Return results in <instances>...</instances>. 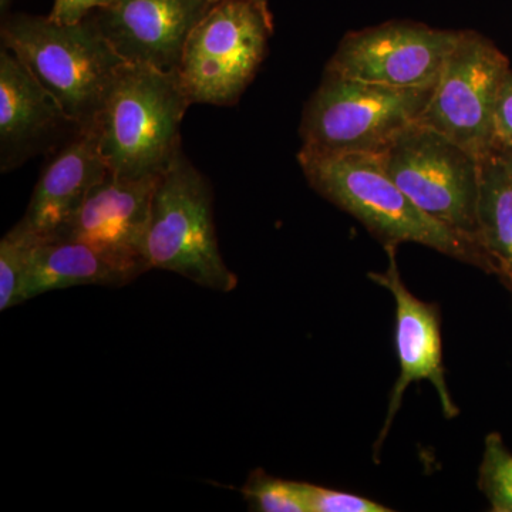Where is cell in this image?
Segmentation results:
<instances>
[{
    "label": "cell",
    "mask_w": 512,
    "mask_h": 512,
    "mask_svg": "<svg viewBox=\"0 0 512 512\" xmlns=\"http://www.w3.org/2000/svg\"><path fill=\"white\" fill-rule=\"evenodd\" d=\"M299 165L323 198L362 222L384 245L414 242L493 274L476 239L431 218L394 183L376 154H316L303 150Z\"/></svg>",
    "instance_id": "6da1fadb"
},
{
    "label": "cell",
    "mask_w": 512,
    "mask_h": 512,
    "mask_svg": "<svg viewBox=\"0 0 512 512\" xmlns=\"http://www.w3.org/2000/svg\"><path fill=\"white\" fill-rule=\"evenodd\" d=\"M0 37L74 123L94 127L127 62L107 42L93 13L76 25H59L49 16L8 15Z\"/></svg>",
    "instance_id": "7a4b0ae2"
},
{
    "label": "cell",
    "mask_w": 512,
    "mask_h": 512,
    "mask_svg": "<svg viewBox=\"0 0 512 512\" xmlns=\"http://www.w3.org/2000/svg\"><path fill=\"white\" fill-rule=\"evenodd\" d=\"M190 106L177 72L127 63L93 127L110 173L160 177L181 148V121Z\"/></svg>",
    "instance_id": "3957f363"
},
{
    "label": "cell",
    "mask_w": 512,
    "mask_h": 512,
    "mask_svg": "<svg viewBox=\"0 0 512 512\" xmlns=\"http://www.w3.org/2000/svg\"><path fill=\"white\" fill-rule=\"evenodd\" d=\"M212 201L211 185L180 148L154 190L144 245L148 269L174 272L211 291L237 288L218 248Z\"/></svg>",
    "instance_id": "277c9868"
},
{
    "label": "cell",
    "mask_w": 512,
    "mask_h": 512,
    "mask_svg": "<svg viewBox=\"0 0 512 512\" xmlns=\"http://www.w3.org/2000/svg\"><path fill=\"white\" fill-rule=\"evenodd\" d=\"M434 87L399 89L326 76L303 110V150L316 154H377L419 120Z\"/></svg>",
    "instance_id": "5b68a950"
},
{
    "label": "cell",
    "mask_w": 512,
    "mask_h": 512,
    "mask_svg": "<svg viewBox=\"0 0 512 512\" xmlns=\"http://www.w3.org/2000/svg\"><path fill=\"white\" fill-rule=\"evenodd\" d=\"M274 19L251 0L212 3L185 43L178 77L191 104L234 106L264 62Z\"/></svg>",
    "instance_id": "8992f818"
},
{
    "label": "cell",
    "mask_w": 512,
    "mask_h": 512,
    "mask_svg": "<svg viewBox=\"0 0 512 512\" xmlns=\"http://www.w3.org/2000/svg\"><path fill=\"white\" fill-rule=\"evenodd\" d=\"M376 156L387 175L421 211L480 244V158L417 121Z\"/></svg>",
    "instance_id": "52a82bcc"
},
{
    "label": "cell",
    "mask_w": 512,
    "mask_h": 512,
    "mask_svg": "<svg viewBox=\"0 0 512 512\" xmlns=\"http://www.w3.org/2000/svg\"><path fill=\"white\" fill-rule=\"evenodd\" d=\"M510 60L488 37L461 30L417 123L483 158L498 144V97Z\"/></svg>",
    "instance_id": "ba28073f"
},
{
    "label": "cell",
    "mask_w": 512,
    "mask_h": 512,
    "mask_svg": "<svg viewBox=\"0 0 512 512\" xmlns=\"http://www.w3.org/2000/svg\"><path fill=\"white\" fill-rule=\"evenodd\" d=\"M460 32L406 20L350 32L325 74L399 89L434 87Z\"/></svg>",
    "instance_id": "9c48e42d"
},
{
    "label": "cell",
    "mask_w": 512,
    "mask_h": 512,
    "mask_svg": "<svg viewBox=\"0 0 512 512\" xmlns=\"http://www.w3.org/2000/svg\"><path fill=\"white\" fill-rule=\"evenodd\" d=\"M384 249L389 256V266L384 272H372L369 278L392 293L396 302V349L400 375L390 394L389 409L375 444L376 461L410 384L429 380L439 394L444 416L453 419L458 414L444 377L439 306L420 301L404 285L397 266L396 245H384Z\"/></svg>",
    "instance_id": "30bf717a"
},
{
    "label": "cell",
    "mask_w": 512,
    "mask_h": 512,
    "mask_svg": "<svg viewBox=\"0 0 512 512\" xmlns=\"http://www.w3.org/2000/svg\"><path fill=\"white\" fill-rule=\"evenodd\" d=\"M83 130L10 50L0 52V168L53 154Z\"/></svg>",
    "instance_id": "8fae6325"
},
{
    "label": "cell",
    "mask_w": 512,
    "mask_h": 512,
    "mask_svg": "<svg viewBox=\"0 0 512 512\" xmlns=\"http://www.w3.org/2000/svg\"><path fill=\"white\" fill-rule=\"evenodd\" d=\"M210 8L208 0H114L93 15L121 59L175 73L188 36Z\"/></svg>",
    "instance_id": "7c38bea8"
},
{
    "label": "cell",
    "mask_w": 512,
    "mask_h": 512,
    "mask_svg": "<svg viewBox=\"0 0 512 512\" xmlns=\"http://www.w3.org/2000/svg\"><path fill=\"white\" fill-rule=\"evenodd\" d=\"M158 178L128 180L109 171L56 239L83 242L140 271H150L144 245Z\"/></svg>",
    "instance_id": "4fadbf2b"
},
{
    "label": "cell",
    "mask_w": 512,
    "mask_h": 512,
    "mask_svg": "<svg viewBox=\"0 0 512 512\" xmlns=\"http://www.w3.org/2000/svg\"><path fill=\"white\" fill-rule=\"evenodd\" d=\"M107 173L96 130L83 128L47 161L28 210L10 231L29 244L59 238Z\"/></svg>",
    "instance_id": "5bb4252c"
},
{
    "label": "cell",
    "mask_w": 512,
    "mask_h": 512,
    "mask_svg": "<svg viewBox=\"0 0 512 512\" xmlns=\"http://www.w3.org/2000/svg\"><path fill=\"white\" fill-rule=\"evenodd\" d=\"M141 274L144 272L136 266L117 261L83 242L50 239L30 244L23 301L74 286L119 288Z\"/></svg>",
    "instance_id": "9a60e30c"
},
{
    "label": "cell",
    "mask_w": 512,
    "mask_h": 512,
    "mask_svg": "<svg viewBox=\"0 0 512 512\" xmlns=\"http://www.w3.org/2000/svg\"><path fill=\"white\" fill-rule=\"evenodd\" d=\"M477 221L493 274L512 291V175L495 150L480 158Z\"/></svg>",
    "instance_id": "2e32d148"
},
{
    "label": "cell",
    "mask_w": 512,
    "mask_h": 512,
    "mask_svg": "<svg viewBox=\"0 0 512 512\" xmlns=\"http://www.w3.org/2000/svg\"><path fill=\"white\" fill-rule=\"evenodd\" d=\"M478 485L491 511L512 512V453L498 433L485 437Z\"/></svg>",
    "instance_id": "e0dca14e"
},
{
    "label": "cell",
    "mask_w": 512,
    "mask_h": 512,
    "mask_svg": "<svg viewBox=\"0 0 512 512\" xmlns=\"http://www.w3.org/2000/svg\"><path fill=\"white\" fill-rule=\"evenodd\" d=\"M242 495L254 511L308 512L298 481L281 480L269 476L264 470L252 471L242 488Z\"/></svg>",
    "instance_id": "ac0fdd59"
},
{
    "label": "cell",
    "mask_w": 512,
    "mask_h": 512,
    "mask_svg": "<svg viewBox=\"0 0 512 512\" xmlns=\"http://www.w3.org/2000/svg\"><path fill=\"white\" fill-rule=\"evenodd\" d=\"M30 244L13 232L0 241V311L5 312L23 301L28 274Z\"/></svg>",
    "instance_id": "d6986e66"
},
{
    "label": "cell",
    "mask_w": 512,
    "mask_h": 512,
    "mask_svg": "<svg viewBox=\"0 0 512 512\" xmlns=\"http://www.w3.org/2000/svg\"><path fill=\"white\" fill-rule=\"evenodd\" d=\"M308 512H390L383 504L345 491L298 481Z\"/></svg>",
    "instance_id": "ffe728a7"
},
{
    "label": "cell",
    "mask_w": 512,
    "mask_h": 512,
    "mask_svg": "<svg viewBox=\"0 0 512 512\" xmlns=\"http://www.w3.org/2000/svg\"><path fill=\"white\" fill-rule=\"evenodd\" d=\"M114 0H55L49 18L59 25H76L96 10L107 9Z\"/></svg>",
    "instance_id": "44dd1931"
},
{
    "label": "cell",
    "mask_w": 512,
    "mask_h": 512,
    "mask_svg": "<svg viewBox=\"0 0 512 512\" xmlns=\"http://www.w3.org/2000/svg\"><path fill=\"white\" fill-rule=\"evenodd\" d=\"M498 138L512 144V70L505 77L495 113Z\"/></svg>",
    "instance_id": "7402d4cb"
},
{
    "label": "cell",
    "mask_w": 512,
    "mask_h": 512,
    "mask_svg": "<svg viewBox=\"0 0 512 512\" xmlns=\"http://www.w3.org/2000/svg\"><path fill=\"white\" fill-rule=\"evenodd\" d=\"M495 153H497L501 160L504 161V164L507 165L508 171H510L512 175V144L498 138V144L497 147H495Z\"/></svg>",
    "instance_id": "603a6c76"
},
{
    "label": "cell",
    "mask_w": 512,
    "mask_h": 512,
    "mask_svg": "<svg viewBox=\"0 0 512 512\" xmlns=\"http://www.w3.org/2000/svg\"><path fill=\"white\" fill-rule=\"evenodd\" d=\"M208 2L211 3H217L220 2V0H208ZM252 3H255L258 8H261L264 10L265 13H268V15H272L271 9H269V0H251Z\"/></svg>",
    "instance_id": "cb8c5ba5"
},
{
    "label": "cell",
    "mask_w": 512,
    "mask_h": 512,
    "mask_svg": "<svg viewBox=\"0 0 512 512\" xmlns=\"http://www.w3.org/2000/svg\"><path fill=\"white\" fill-rule=\"evenodd\" d=\"M13 0H0V13L3 18L9 15L10 6H12Z\"/></svg>",
    "instance_id": "d4e9b609"
},
{
    "label": "cell",
    "mask_w": 512,
    "mask_h": 512,
    "mask_svg": "<svg viewBox=\"0 0 512 512\" xmlns=\"http://www.w3.org/2000/svg\"><path fill=\"white\" fill-rule=\"evenodd\" d=\"M511 293H512V291H511Z\"/></svg>",
    "instance_id": "484cf974"
}]
</instances>
